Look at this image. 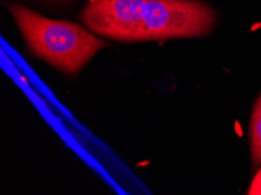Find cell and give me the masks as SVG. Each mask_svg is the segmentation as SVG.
<instances>
[{
    "label": "cell",
    "instance_id": "4",
    "mask_svg": "<svg viewBox=\"0 0 261 195\" xmlns=\"http://www.w3.org/2000/svg\"><path fill=\"white\" fill-rule=\"evenodd\" d=\"M251 157L253 167L261 165V95L255 102L250 124Z\"/></svg>",
    "mask_w": 261,
    "mask_h": 195
},
{
    "label": "cell",
    "instance_id": "5",
    "mask_svg": "<svg viewBox=\"0 0 261 195\" xmlns=\"http://www.w3.org/2000/svg\"><path fill=\"white\" fill-rule=\"evenodd\" d=\"M248 194L250 195H261V167L255 174L254 179L252 180V184L250 189H248Z\"/></svg>",
    "mask_w": 261,
    "mask_h": 195
},
{
    "label": "cell",
    "instance_id": "3",
    "mask_svg": "<svg viewBox=\"0 0 261 195\" xmlns=\"http://www.w3.org/2000/svg\"><path fill=\"white\" fill-rule=\"evenodd\" d=\"M145 0H89L81 19L94 33L123 42L140 41Z\"/></svg>",
    "mask_w": 261,
    "mask_h": 195
},
{
    "label": "cell",
    "instance_id": "1",
    "mask_svg": "<svg viewBox=\"0 0 261 195\" xmlns=\"http://www.w3.org/2000/svg\"><path fill=\"white\" fill-rule=\"evenodd\" d=\"M9 10L32 53L65 74H77L107 47L103 40L77 23L47 19L17 4L9 5Z\"/></svg>",
    "mask_w": 261,
    "mask_h": 195
},
{
    "label": "cell",
    "instance_id": "2",
    "mask_svg": "<svg viewBox=\"0 0 261 195\" xmlns=\"http://www.w3.org/2000/svg\"><path fill=\"white\" fill-rule=\"evenodd\" d=\"M215 23V11L200 0H145L140 41L204 37Z\"/></svg>",
    "mask_w": 261,
    "mask_h": 195
}]
</instances>
